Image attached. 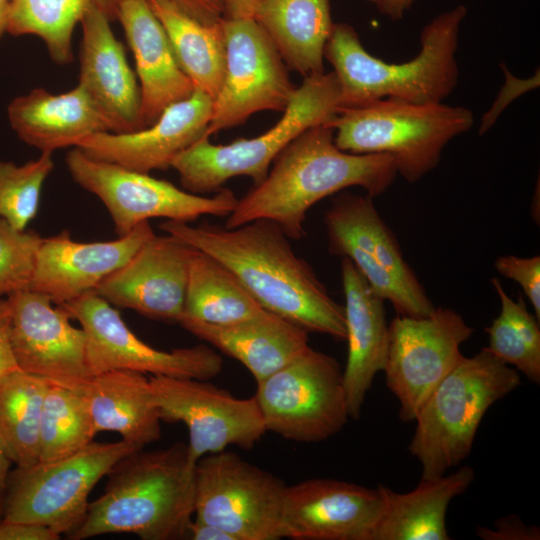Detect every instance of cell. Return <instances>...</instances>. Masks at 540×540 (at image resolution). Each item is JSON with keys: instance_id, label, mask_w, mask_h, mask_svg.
Listing matches in <instances>:
<instances>
[{"instance_id": "cell-1", "label": "cell", "mask_w": 540, "mask_h": 540, "mask_svg": "<svg viewBox=\"0 0 540 540\" xmlns=\"http://www.w3.org/2000/svg\"><path fill=\"white\" fill-rule=\"evenodd\" d=\"M159 227L225 265L265 310L309 333L345 340L344 307L275 222L257 219L226 228L166 220Z\"/></svg>"}, {"instance_id": "cell-2", "label": "cell", "mask_w": 540, "mask_h": 540, "mask_svg": "<svg viewBox=\"0 0 540 540\" xmlns=\"http://www.w3.org/2000/svg\"><path fill=\"white\" fill-rule=\"evenodd\" d=\"M388 154H354L334 142L329 124L311 127L275 158L266 178L237 200L225 227L257 219L278 224L290 238L305 235L308 210L320 200L349 187H361L372 198L383 194L397 177Z\"/></svg>"}, {"instance_id": "cell-3", "label": "cell", "mask_w": 540, "mask_h": 540, "mask_svg": "<svg viewBox=\"0 0 540 540\" xmlns=\"http://www.w3.org/2000/svg\"><path fill=\"white\" fill-rule=\"evenodd\" d=\"M195 466L187 444L144 451L120 459L108 472L103 494L68 539L130 533L142 540L187 538L195 509Z\"/></svg>"}, {"instance_id": "cell-4", "label": "cell", "mask_w": 540, "mask_h": 540, "mask_svg": "<svg viewBox=\"0 0 540 540\" xmlns=\"http://www.w3.org/2000/svg\"><path fill=\"white\" fill-rule=\"evenodd\" d=\"M466 15L467 8L457 5L433 18L421 31L418 55L403 63L372 56L353 27L334 24L324 58L339 82L340 109L386 98L441 103L458 84L456 52Z\"/></svg>"}, {"instance_id": "cell-5", "label": "cell", "mask_w": 540, "mask_h": 540, "mask_svg": "<svg viewBox=\"0 0 540 540\" xmlns=\"http://www.w3.org/2000/svg\"><path fill=\"white\" fill-rule=\"evenodd\" d=\"M520 385L518 371L486 347L464 356L415 418L408 451L421 465V479L440 477L467 459L486 412Z\"/></svg>"}, {"instance_id": "cell-6", "label": "cell", "mask_w": 540, "mask_h": 540, "mask_svg": "<svg viewBox=\"0 0 540 540\" xmlns=\"http://www.w3.org/2000/svg\"><path fill=\"white\" fill-rule=\"evenodd\" d=\"M474 121L466 107L386 98L340 109L329 125L339 149L388 154L398 175L415 183L437 167L447 144L469 131Z\"/></svg>"}, {"instance_id": "cell-7", "label": "cell", "mask_w": 540, "mask_h": 540, "mask_svg": "<svg viewBox=\"0 0 540 540\" xmlns=\"http://www.w3.org/2000/svg\"><path fill=\"white\" fill-rule=\"evenodd\" d=\"M340 110V86L335 73L304 78L268 131L251 139L215 145L203 137L172 162L183 189L193 194L217 192L231 178L247 176L262 182L280 152L307 129L329 124Z\"/></svg>"}, {"instance_id": "cell-8", "label": "cell", "mask_w": 540, "mask_h": 540, "mask_svg": "<svg viewBox=\"0 0 540 540\" xmlns=\"http://www.w3.org/2000/svg\"><path fill=\"white\" fill-rule=\"evenodd\" d=\"M140 449L122 439L92 441L68 457L16 466L8 477L2 520L41 524L68 538L82 524L95 485L120 459Z\"/></svg>"}, {"instance_id": "cell-9", "label": "cell", "mask_w": 540, "mask_h": 540, "mask_svg": "<svg viewBox=\"0 0 540 540\" xmlns=\"http://www.w3.org/2000/svg\"><path fill=\"white\" fill-rule=\"evenodd\" d=\"M324 224L329 251L348 258L398 315L422 317L435 309L371 196L340 193L331 200Z\"/></svg>"}, {"instance_id": "cell-10", "label": "cell", "mask_w": 540, "mask_h": 540, "mask_svg": "<svg viewBox=\"0 0 540 540\" xmlns=\"http://www.w3.org/2000/svg\"><path fill=\"white\" fill-rule=\"evenodd\" d=\"M254 397L266 431L290 441H325L350 418L343 369L334 357L310 346L258 382Z\"/></svg>"}, {"instance_id": "cell-11", "label": "cell", "mask_w": 540, "mask_h": 540, "mask_svg": "<svg viewBox=\"0 0 540 540\" xmlns=\"http://www.w3.org/2000/svg\"><path fill=\"white\" fill-rule=\"evenodd\" d=\"M65 162L74 181L102 201L118 237L151 218L190 223L204 215L227 217L238 200L228 188L211 197L193 194L148 173L90 158L77 147Z\"/></svg>"}, {"instance_id": "cell-12", "label": "cell", "mask_w": 540, "mask_h": 540, "mask_svg": "<svg viewBox=\"0 0 540 540\" xmlns=\"http://www.w3.org/2000/svg\"><path fill=\"white\" fill-rule=\"evenodd\" d=\"M287 485L230 451L210 453L195 466V519L233 540H279Z\"/></svg>"}, {"instance_id": "cell-13", "label": "cell", "mask_w": 540, "mask_h": 540, "mask_svg": "<svg viewBox=\"0 0 540 540\" xmlns=\"http://www.w3.org/2000/svg\"><path fill=\"white\" fill-rule=\"evenodd\" d=\"M473 333L459 313L444 307H435L427 316L398 315L391 321L383 371L399 402L402 421L415 420L428 397L464 357L460 347Z\"/></svg>"}, {"instance_id": "cell-14", "label": "cell", "mask_w": 540, "mask_h": 540, "mask_svg": "<svg viewBox=\"0 0 540 540\" xmlns=\"http://www.w3.org/2000/svg\"><path fill=\"white\" fill-rule=\"evenodd\" d=\"M225 72L207 134L243 124L260 111H284L296 87L276 47L254 18L223 19Z\"/></svg>"}, {"instance_id": "cell-15", "label": "cell", "mask_w": 540, "mask_h": 540, "mask_svg": "<svg viewBox=\"0 0 540 540\" xmlns=\"http://www.w3.org/2000/svg\"><path fill=\"white\" fill-rule=\"evenodd\" d=\"M60 306L87 335L94 375L130 370L152 376L209 380L222 371V357L205 344L164 351L145 343L129 329L119 311L95 291Z\"/></svg>"}, {"instance_id": "cell-16", "label": "cell", "mask_w": 540, "mask_h": 540, "mask_svg": "<svg viewBox=\"0 0 540 540\" xmlns=\"http://www.w3.org/2000/svg\"><path fill=\"white\" fill-rule=\"evenodd\" d=\"M162 421L182 422L188 430L189 460L234 445L251 449L266 428L256 398H237L208 380L149 376Z\"/></svg>"}, {"instance_id": "cell-17", "label": "cell", "mask_w": 540, "mask_h": 540, "mask_svg": "<svg viewBox=\"0 0 540 540\" xmlns=\"http://www.w3.org/2000/svg\"><path fill=\"white\" fill-rule=\"evenodd\" d=\"M10 303L11 345L18 368L51 384L81 392L94 376L82 327L60 305L34 290L15 292Z\"/></svg>"}, {"instance_id": "cell-18", "label": "cell", "mask_w": 540, "mask_h": 540, "mask_svg": "<svg viewBox=\"0 0 540 540\" xmlns=\"http://www.w3.org/2000/svg\"><path fill=\"white\" fill-rule=\"evenodd\" d=\"M196 250L174 235H154L94 291L111 305L178 323L184 314L189 267Z\"/></svg>"}, {"instance_id": "cell-19", "label": "cell", "mask_w": 540, "mask_h": 540, "mask_svg": "<svg viewBox=\"0 0 540 540\" xmlns=\"http://www.w3.org/2000/svg\"><path fill=\"white\" fill-rule=\"evenodd\" d=\"M383 508L379 488L313 478L287 486L281 537L292 540H367Z\"/></svg>"}, {"instance_id": "cell-20", "label": "cell", "mask_w": 540, "mask_h": 540, "mask_svg": "<svg viewBox=\"0 0 540 540\" xmlns=\"http://www.w3.org/2000/svg\"><path fill=\"white\" fill-rule=\"evenodd\" d=\"M213 99L200 89L167 107L151 125L129 133L99 132L76 147L90 158L142 173L171 167L174 159L207 134Z\"/></svg>"}, {"instance_id": "cell-21", "label": "cell", "mask_w": 540, "mask_h": 540, "mask_svg": "<svg viewBox=\"0 0 540 540\" xmlns=\"http://www.w3.org/2000/svg\"><path fill=\"white\" fill-rule=\"evenodd\" d=\"M154 235L146 221L111 241L77 242L68 231L42 237L29 289L47 295L56 305L67 303L94 291Z\"/></svg>"}, {"instance_id": "cell-22", "label": "cell", "mask_w": 540, "mask_h": 540, "mask_svg": "<svg viewBox=\"0 0 540 540\" xmlns=\"http://www.w3.org/2000/svg\"><path fill=\"white\" fill-rule=\"evenodd\" d=\"M111 20L92 8L80 21V85L105 119L109 132L129 133L144 128L140 89Z\"/></svg>"}, {"instance_id": "cell-23", "label": "cell", "mask_w": 540, "mask_h": 540, "mask_svg": "<svg viewBox=\"0 0 540 540\" xmlns=\"http://www.w3.org/2000/svg\"><path fill=\"white\" fill-rule=\"evenodd\" d=\"M341 280L345 298V340L348 344L343 382L349 416L358 419L367 392L385 365L388 324L385 300L346 257L341 261Z\"/></svg>"}, {"instance_id": "cell-24", "label": "cell", "mask_w": 540, "mask_h": 540, "mask_svg": "<svg viewBox=\"0 0 540 540\" xmlns=\"http://www.w3.org/2000/svg\"><path fill=\"white\" fill-rule=\"evenodd\" d=\"M117 20L135 58L145 128L167 107L190 97L196 88L180 67L147 0H120Z\"/></svg>"}, {"instance_id": "cell-25", "label": "cell", "mask_w": 540, "mask_h": 540, "mask_svg": "<svg viewBox=\"0 0 540 540\" xmlns=\"http://www.w3.org/2000/svg\"><path fill=\"white\" fill-rule=\"evenodd\" d=\"M178 323L242 363L256 383L310 346L308 331L267 310L257 317L228 325L209 324L188 316H182Z\"/></svg>"}, {"instance_id": "cell-26", "label": "cell", "mask_w": 540, "mask_h": 540, "mask_svg": "<svg viewBox=\"0 0 540 540\" xmlns=\"http://www.w3.org/2000/svg\"><path fill=\"white\" fill-rule=\"evenodd\" d=\"M7 115L17 136L41 152L76 147L90 135L109 132L99 109L80 85L60 94L33 89L14 98Z\"/></svg>"}, {"instance_id": "cell-27", "label": "cell", "mask_w": 540, "mask_h": 540, "mask_svg": "<svg viewBox=\"0 0 540 540\" xmlns=\"http://www.w3.org/2000/svg\"><path fill=\"white\" fill-rule=\"evenodd\" d=\"M474 477L472 467L462 466L437 478L421 479L407 493L379 485L383 508L367 540H449V504L468 489Z\"/></svg>"}, {"instance_id": "cell-28", "label": "cell", "mask_w": 540, "mask_h": 540, "mask_svg": "<svg viewBox=\"0 0 540 540\" xmlns=\"http://www.w3.org/2000/svg\"><path fill=\"white\" fill-rule=\"evenodd\" d=\"M96 433H118L141 448L161 436V417L149 377L130 370L95 374L82 389Z\"/></svg>"}, {"instance_id": "cell-29", "label": "cell", "mask_w": 540, "mask_h": 540, "mask_svg": "<svg viewBox=\"0 0 540 540\" xmlns=\"http://www.w3.org/2000/svg\"><path fill=\"white\" fill-rule=\"evenodd\" d=\"M284 63L304 78L324 73L332 33L329 0H261L253 17Z\"/></svg>"}, {"instance_id": "cell-30", "label": "cell", "mask_w": 540, "mask_h": 540, "mask_svg": "<svg viewBox=\"0 0 540 540\" xmlns=\"http://www.w3.org/2000/svg\"><path fill=\"white\" fill-rule=\"evenodd\" d=\"M147 1L162 24L182 70L196 89L214 99L225 72L223 19L214 24H205L168 0Z\"/></svg>"}, {"instance_id": "cell-31", "label": "cell", "mask_w": 540, "mask_h": 540, "mask_svg": "<svg viewBox=\"0 0 540 540\" xmlns=\"http://www.w3.org/2000/svg\"><path fill=\"white\" fill-rule=\"evenodd\" d=\"M265 311L225 265L196 250L189 267L183 316L228 325Z\"/></svg>"}, {"instance_id": "cell-32", "label": "cell", "mask_w": 540, "mask_h": 540, "mask_svg": "<svg viewBox=\"0 0 540 540\" xmlns=\"http://www.w3.org/2000/svg\"><path fill=\"white\" fill-rule=\"evenodd\" d=\"M49 382L20 369L0 375V438L17 467L39 461L40 422Z\"/></svg>"}, {"instance_id": "cell-33", "label": "cell", "mask_w": 540, "mask_h": 540, "mask_svg": "<svg viewBox=\"0 0 540 540\" xmlns=\"http://www.w3.org/2000/svg\"><path fill=\"white\" fill-rule=\"evenodd\" d=\"M120 0H12L7 32L35 35L45 43L53 61H72V35L86 12L97 8L117 20Z\"/></svg>"}, {"instance_id": "cell-34", "label": "cell", "mask_w": 540, "mask_h": 540, "mask_svg": "<svg viewBox=\"0 0 540 540\" xmlns=\"http://www.w3.org/2000/svg\"><path fill=\"white\" fill-rule=\"evenodd\" d=\"M491 283L499 297L501 310L491 325L485 328L489 342L486 348L502 362L539 384V320L527 310L521 294L517 300H513L497 278H492Z\"/></svg>"}, {"instance_id": "cell-35", "label": "cell", "mask_w": 540, "mask_h": 540, "mask_svg": "<svg viewBox=\"0 0 540 540\" xmlns=\"http://www.w3.org/2000/svg\"><path fill=\"white\" fill-rule=\"evenodd\" d=\"M96 434L82 393L49 383L41 414L39 461L71 456Z\"/></svg>"}, {"instance_id": "cell-36", "label": "cell", "mask_w": 540, "mask_h": 540, "mask_svg": "<svg viewBox=\"0 0 540 540\" xmlns=\"http://www.w3.org/2000/svg\"><path fill=\"white\" fill-rule=\"evenodd\" d=\"M54 168L52 152L22 165L0 160V218L25 230L37 215L45 180Z\"/></svg>"}, {"instance_id": "cell-37", "label": "cell", "mask_w": 540, "mask_h": 540, "mask_svg": "<svg viewBox=\"0 0 540 540\" xmlns=\"http://www.w3.org/2000/svg\"><path fill=\"white\" fill-rule=\"evenodd\" d=\"M42 237L0 218V299L30 288Z\"/></svg>"}, {"instance_id": "cell-38", "label": "cell", "mask_w": 540, "mask_h": 540, "mask_svg": "<svg viewBox=\"0 0 540 540\" xmlns=\"http://www.w3.org/2000/svg\"><path fill=\"white\" fill-rule=\"evenodd\" d=\"M495 269L521 286L534 309L535 317L540 320V256H500L495 261Z\"/></svg>"}, {"instance_id": "cell-39", "label": "cell", "mask_w": 540, "mask_h": 540, "mask_svg": "<svg viewBox=\"0 0 540 540\" xmlns=\"http://www.w3.org/2000/svg\"><path fill=\"white\" fill-rule=\"evenodd\" d=\"M476 535L484 540H539L540 528L528 525L516 514L497 519L490 528L478 527Z\"/></svg>"}, {"instance_id": "cell-40", "label": "cell", "mask_w": 540, "mask_h": 540, "mask_svg": "<svg viewBox=\"0 0 540 540\" xmlns=\"http://www.w3.org/2000/svg\"><path fill=\"white\" fill-rule=\"evenodd\" d=\"M61 536L47 526L19 521H0V540H58Z\"/></svg>"}, {"instance_id": "cell-41", "label": "cell", "mask_w": 540, "mask_h": 540, "mask_svg": "<svg viewBox=\"0 0 540 540\" xmlns=\"http://www.w3.org/2000/svg\"><path fill=\"white\" fill-rule=\"evenodd\" d=\"M11 307L7 299H0V375L19 369L11 345Z\"/></svg>"}, {"instance_id": "cell-42", "label": "cell", "mask_w": 540, "mask_h": 540, "mask_svg": "<svg viewBox=\"0 0 540 540\" xmlns=\"http://www.w3.org/2000/svg\"><path fill=\"white\" fill-rule=\"evenodd\" d=\"M192 18L214 24L221 21L225 12L224 0H168Z\"/></svg>"}, {"instance_id": "cell-43", "label": "cell", "mask_w": 540, "mask_h": 540, "mask_svg": "<svg viewBox=\"0 0 540 540\" xmlns=\"http://www.w3.org/2000/svg\"><path fill=\"white\" fill-rule=\"evenodd\" d=\"M187 538L191 540H233L231 535L219 527L195 518L188 526Z\"/></svg>"}, {"instance_id": "cell-44", "label": "cell", "mask_w": 540, "mask_h": 540, "mask_svg": "<svg viewBox=\"0 0 540 540\" xmlns=\"http://www.w3.org/2000/svg\"><path fill=\"white\" fill-rule=\"evenodd\" d=\"M261 0H224L228 19L253 18Z\"/></svg>"}, {"instance_id": "cell-45", "label": "cell", "mask_w": 540, "mask_h": 540, "mask_svg": "<svg viewBox=\"0 0 540 540\" xmlns=\"http://www.w3.org/2000/svg\"><path fill=\"white\" fill-rule=\"evenodd\" d=\"M416 0H377L380 11L392 20L401 19Z\"/></svg>"}, {"instance_id": "cell-46", "label": "cell", "mask_w": 540, "mask_h": 540, "mask_svg": "<svg viewBox=\"0 0 540 540\" xmlns=\"http://www.w3.org/2000/svg\"><path fill=\"white\" fill-rule=\"evenodd\" d=\"M13 464L9 454L0 438V510L2 511L3 500L7 488L10 467Z\"/></svg>"}, {"instance_id": "cell-47", "label": "cell", "mask_w": 540, "mask_h": 540, "mask_svg": "<svg viewBox=\"0 0 540 540\" xmlns=\"http://www.w3.org/2000/svg\"><path fill=\"white\" fill-rule=\"evenodd\" d=\"M12 0H0V38L7 32Z\"/></svg>"}, {"instance_id": "cell-48", "label": "cell", "mask_w": 540, "mask_h": 540, "mask_svg": "<svg viewBox=\"0 0 540 540\" xmlns=\"http://www.w3.org/2000/svg\"><path fill=\"white\" fill-rule=\"evenodd\" d=\"M368 1H371V2H373V3H376L377 0H368Z\"/></svg>"}]
</instances>
